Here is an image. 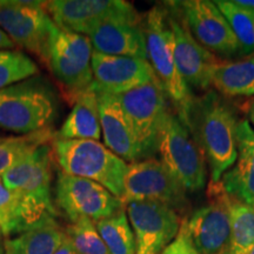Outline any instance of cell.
Masks as SVG:
<instances>
[{
    "label": "cell",
    "instance_id": "6da1fadb",
    "mask_svg": "<svg viewBox=\"0 0 254 254\" xmlns=\"http://www.w3.org/2000/svg\"><path fill=\"white\" fill-rule=\"evenodd\" d=\"M205 155L209 182L221 180L238 157L236 111L215 91L192 97L183 114H178Z\"/></svg>",
    "mask_w": 254,
    "mask_h": 254
},
{
    "label": "cell",
    "instance_id": "7a4b0ae2",
    "mask_svg": "<svg viewBox=\"0 0 254 254\" xmlns=\"http://www.w3.org/2000/svg\"><path fill=\"white\" fill-rule=\"evenodd\" d=\"M55 160L52 146L43 145L0 177L5 186L20 200L32 228L57 222L52 199Z\"/></svg>",
    "mask_w": 254,
    "mask_h": 254
},
{
    "label": "cell",
    "instance_id": "3957f363",
    "mask_svg": "<svg viewBox=\"0 0 254 254\" xmlns=\"http://www.w3.org/2000/svg\"><path fill=\"white\" fill-rule=\"evenodd\" d=\"M52 150L62 172L92 180L122 199L128 164L106 146L95 140L56 138Z\"/></svg>",
    "mask_w": 254,
    "mask_h": 254
},
{
    "label": "cell",
    "instance_id": "277c9868",
    "mask_svg": "<svg viewBox=\"0 0 254 254\" xmlns=\"http://www.w3.org/2000/svg\"><path fill=\"white\" fill-rule=\"evenodd\" d=\"M142 25L148 62L168 99L176 107V112L183 114L193 95L177 68L174 59V34L167 6H154L146 14Z\"/></svg>",
    "mask_w": 254,
    "mask_h": 254
},
{
    "label": "cell",
    "instance_id": "5b68a950",
    "mask_svg": "<svg viewBox=\"0 0 254 254\" xmlns=\"http://www.w3.org/2000/svg\"><path fill=\"white\" fill-rule=\"evenodd\" d=\"M56 111L55 94L37 78L0 90V129L20 134L40 131L50 127Z\"/></svg>",
    "mask_w": 254,
    "mask_h": 254
},
{
    "label": "cell",
    "instance_id": "8992f818",
    "mask_svg": "<svg viewBox=\"0 0 254 254\" xmlns=\"http://www.w3.org/2000/svg\"><path fill=\"white\" fill-rule=\"evenodd\" d=\"M158 153L186 192L204 189L207 179L205 155L178 113L171 109L159 134Z\"/></svg>",
    "mask_w": 254,
    "mask_h": 254
},
{
    "label": "cell",
    "instance_id": "52a82bcc",
    "mask_svg": "<svg viewBox=\"0 0 254 254\" xmlns=\"http://www.w3.org/2000/svg\"><path fill=\"white\" fill-rule=\"evenodd\" d=\"M138 146L139 159L154 158L159 134L170 110L168 97L158 78L117 95Z\"/></svg>",
    "mask_w": 254,
    "mask_h": 254
},
{
    "label": "cell",
    "instance_id": "ba28073f",
    "mask_svg": "<svg viewBox=\"0 0 254 254\" xmlns=\"http://www.w3.org/2000/svg\"><path fill=\"white\" fill-rule=\"evenodd\" d=\"M92 55L93 47L87 36L62 30L56 25L50 38L46 64L72 99L93 84Z\"/></svg>",
    "mask_w": 254,
    "mask_h": 254
},
{
    "label": "cell",
    "instance_id": "9c48e42d",
    "mask_svg": "<svg viewBox=\"0 0 254 254\" xmlns=\"http://www.w3.org/2000/svg\"><path fill=\"white\" fill-rule=\"evenodd\" d=\"M120 200L125 206L131 201H157L177 212L189 205L186 190L157 158L128 164Z\"/></svg>",
    "mask_w": 254,
    "mask_h": 254
},
{
    "label": "cell",
    "instance_id": "30bf717a",
    "mask_svg": "<svg viewBox=\"0 0 254 254\" xmlns=\"http://www.w3.org/2000/svg\"><path fill=\"white\" fill-rule=\"evenodd\" d=\"M207 204L186 217L187 232L199 254H227L230 250V193L221 180L209 182Z\"/></svg>",
    "mask_w": 254,
    "mask_h": 254
},
{
    "label": "cell",
    "instance_id": "8fae6325",
    "mask_svg": "<svg viewBox=\"0 0 254 254\" xmlns=\"http://www.w3.org/2000/svg\"><path fill=\"white\" fill-rule=\"evenodd\" d=\"M55 27L45 1L0 0V28L14 45L23 47L45 63Z\"/></svg>",
    "mask_w": 254,
    "mask_h": 254
},
{
    "label": "cell",
    "instance_id": "7c38bea8",
    "mask_svg": "<svg viewBox=\"0 0 254 254\" xmlns=\"http://www.w3.org/2000/svg\"><path fill=\"white\" fill-rule=\"evenodd\" d=\"M45 7L59 28L84 36L107 21L141 20L134 6L124 0H52Z\"/></svg>",
    "mask_w": 254,
    "mask_h": 254
},
{
    "label": "cell",
    "instance_id": "4fadbf2b",
    "mask_svg": "<svg viewBox=\"0 0 254 254\" xmlns=\"http://www.w3.org/2000/svg\"><path fill=\"white\" fill-rule=\"evenodd\" d=\"M56 202L69 221L88 218L97 222L124 208L122 200L92 180L68 176L60 171L56 183Z\"/></svg>",
    "mask_w": 254,
    "mask_h": 254
},
{
    "label": "cell",
    "instance_id": "5bb4252c",
    "mask_svg": "<svg viewBox=\"0 0 254 254\" xmlns=\"http://www.w3.org/2000/svg\"><path fill=\"white\" fill-rule=\"evenodd\" d=\"M177 12L201 46L225 58L239 56V45L230 25L214 1L186 0L167 2Z\"/></svg>",
    "mask_w": 254,
    "mask_h": 254
},
{
    "label": "cell",
    "instance_id": "9a60e30c",
    "mask_svg": "<svg viewBox=\"0 0 254 254\" xmlns=\"http://www.w3.org/2000/svg\"><path fill=\"white\" fill-rule=\"evenodd\" d=\"M126 214L134 233L135 254H161L176 239L183 219L176 209L157 201H131Z\"/></svg>",
    "mask_w": 254,
    "mask_h": 254
},
{
    "label": "cell",
    "instance_id": "2e32d148",
    "mask_svg": "<svg viewBox=\"0 0 254 254\" xmlns=\"http://www.w3.org/2000/svg\"><path fill=\"white\" fill-rule=\"evenodd\" d=\"M174 34V59L183 80L189 88L209 91L214 68L220 62L192 36L183 18L166 5Z\"/></svg>",
    "mask_w": 254,
    "mask_h": 254
},
{
    "label": "cell",
    "instance_id": "e0dca14e",
    "mask_svg": "<svg viewBox=\"0 0 254 254\" xmlns=\"http://www.w3.org/2000/svg\"><path fill=\"white\" fill-rule=\"evenodd\" d=\"M93 86L111 94H122L157 78L148 60L109 56L99 52L92 55Z\"/></svg>",
    "mask_w": 254,
    "mask_h": 254
},
{
    "label": "cell",
    "instance_id": "ac0fdd59",
    "mask_svg": "<svg viewBox=\"0 0 254 254\" xmlns=\"http://www.w3.org/2000/svg\"><path fill=\"white\" fill-rule=\"evenodd\" d=\"M94 52L148 60L142 20H112L87 34Z\"/></svg>",
    "mask_w": 254,
    "mask_h": 254
},
{
    "label": "cell",
    "instance_id": "d6986e66",
    "mask_svg": "<svg viewBox=\"0 0 254 254\" xmlns=\"http://www.w3.org/2000/svg\"><path fill=\"white\" fill-rule=\"evenodd\" d=\"M95 88V87H94ZM97 91L99 120L104 144L127 164L139 161V152L134 134L116 94Z\"/></svg>",
    "mask_w": 254,
    "mask_h": 254
},
{
    "label": "cell",
    "instance_id": "ffe728a7",
    "mask_svg": "<svg viewBox=\"0 0 254 254\" xmlns=\"http://www.w3.org/2000/svg\"><path fill=\"white\" fill-rule=\"evenodd\" d=\"M237 145L236 163L224 173L221 183L231 195L254 207V129L247 119L238 123Z\"/></svg>",
    "mask_w": 254,
    "mask_h": 254
},
{
    "label": "cell",
    "instance_id": "44dd1931",
    "mask_svg": "<svg viewBox=\"0 0 254 254\" xmlns=\"http://www.w3.org/2000/svg\"><path fill=\"white\" fill-rule=\"evenodd\" d=\"M74 104L62 128L56 133L57 139L67 140H95L101 138L97 91L93 84L73 98Z\"/></svg>",
    "mask_w": 254,
    "mask_h": 254
},
{
    "label": "cell",
    "instance_id": "7402d4cb",
    "mask_svg": "<svg viewBox=\"0 0 254 254\" xmlns=\"http://www.w3.org/2000/svg\"><path fill=\"white\" fill-rule=\"evenodd\" d=\"M212 86L222 97H253L254 53L236 62L220 60L214 68Z\"/></svg>",
    "mask_w": 254,
    "mask_h": 254
},
{
    "label": "cell",
    "instance_id": "603a6c76",
    "mask_svg": "<svg viewBox=\"0 0 254 254\" xmlns=\"http://www.w3.org/2000/svg\"><path fill=\"white\" fill-rule=\"evenodd\" d=\"M58 225L33 228L4 241L5 254H55L64 239Z\"/></svg>",
    "mask_w": 254,
    "mask_h": 254
},
{
    "label": "cell",
    "instance_id": "cb8c5ba5",
    "mask_svg": "<svg viewBox=\"0 0 254 254\" xmlns=\"http://www.w3.org/2000/svg\"><path fill=\"white\" fill-rule=\"evenodd\" d=\"M56 139L51 127L20 136L0 138V177L26 159L40 146Z\"/></svg>",
    "mask_w": 254,
    "mask_h": 254
},
{
    "label": "cell",
    "instance_id": "d4e9b609",
    "mask_svg": "<svg viewBox=\"0 0 254 254\" xmlns=\"http://www.w3.org/2000/svg\"><path fill=\"white\" fill-rule=\"evenodd\" d=\"M230 225L228 254H250L254 246V207L231 195Z\"/></svg>",
    "mask_w": 254,
    "mask_h": 254
},
{
    "label": "cell",
    "instance_id": "484cf974",
    "mask_svg": "<svg viewBox=\"0 0 254 254\" xmlns=\"http://www.w3.org/2000/svg\"><path fill=\"white\" fill-rule=\"evenodd\" d=\"M95 227L110 254H135L134 233L125 208L97 221Z\"/></svg>",
    "mask_w": 254,
    "mask_h": 254
},
{
    "label": "cell",
    "instance_id": "4316f807",
    "mask_svg": "<svg viewBox=\"0 0 254 254\" xmlns=\"http://www.w3.org/2000/svg\"><path fill=\"white\" fill-rule=\"evenodd\" d=\"M217 7L230 25L239 45V56L254 53V11L236 4L234 0H217Z\"/></svg>",
    "mask_w": 254,
    "mask_h": 254
},
{
    "label": "cell",
    "instance_id": "83f0119b",
    "mask_svg": "<svg viewBox=\"0 0 254 254\" xmlns=\"http://www.w3.org/2000/svg\"><path fill=\"white\" fill-rule=\"evenodd\" d=\"M38 73L37 64L15 50H0V90L27 80Z\"/></svg>",
    "mask_w": 254,
    "mask_h": 254
},
{
    "label": "cell",
    "instance_id": "f1b7e54d",
    "mask_svg": "<svg viewBox=\"0 0 254 254\" xmlns=\"http://www.w3.org/2000/svg\"><path fill=\"white\" fill-rule=\"evenodd\" d=\"M64 233L77 254H110L91 219L80 218L71 222Z\"/></svg>",
    "mask_w": 254,
    "mask_h": 254
},
{
    "label": "cell",
    "instance_id": "f546056e",
    "mask_svg": "<svg viewBox=\"0 0 254 254\" xmlns=\"http://www.w3.org/2000/svg\"><path fill=\"white\" fill-rule=\"evenodd\" d=\"M0 231L5 237L26 232L20 200L0 178Z\"/></svg>",
    "mask_w": 254,
    "mask_h": 254
},
{
    "label": "cell",
    "instance_id": "4dcf8cb0",
    "mask_svg": "<svg viewBox=\"0 0 254 254\" xmlns=\"http://www.w3.org/2000/svg\"><path fill=\"white\" fill-rule=\"evenodd\" d=\"M161 254H199L190 241L189 232H187L186 217L183 219L182 226H180L176 239L163 251Z\"/></svg>",
    "mask_w": 254,
    "mask_h": 254
},
{
    "label": "cell",
    "instance_id": "1f68e13d",
    "mask_svg": "<svg viewBox=\"0 0 254 254\" xmlns=\"http://www.w3.org/2000/svg\"><path fill=\"white\" fill-rule=\"evenodd\" d=\"M55 254H77L75 253L74 249L69 243V240L66 238V236H64V239L60 244V246L58 247V250L56 251Z\"/></svg>",
    "mask_w": 254,
    "mask_h": 254
},
{
    "label": "cell",
    "instance_id": "d6a6232c",
    "mask_svg": "<svg viewBox=\"0 0 254 254\" xmlns=\"http://www.w3.org/2000/svg\"><path fill=\"white\" fill-rule=\"evenodd\" d=\"M14 43L9 39V37L0 28V50H13Z\"/></svg>",
    "mask_w": 254,
    "mask_h": 254
},
{
    "label": "cell",
    "instance_id": "836d02e7",
    "mask_svg": "<svg viewBox=\"0 0 254 254\" xmlns=\"http://www.w3.org/2000/svg\"><path fill=\"white\" fill-rule=\"evenodd\" d=\"M245 107L247 116H249V123L252 124V126L254 127V98H251V99L247 101Z\"/></svg>",
    "mask_w": 254,
    "mask_h": 254
},
{
    "label": "cell",
    "instance_id": "e575fe53",
    "mask_svg": "<svg viewBox=\"0 0 254 254\" xmlns=\"http://www.w3.org/2000/svg\"><path fill=\"white\" fill-rule=\"evenodd\" d=\"M236 4L243 6V7L253 9L254 11V0H234Z\"/></svg>",
    "mask_w": 254,
    "mask_h": 254
},
{
    "label": "cell",
    "instance_id": "d590c367",
    "mask_svg": "<svg viewBox=\"0 0 254 254\" xmlns=\"http://www.w3.org/2000/svg\"><path fill=\"white\" fill-rule=\"evenodd\" d=\"M0 254H5V250H4V241H2L1 238H0Z\"/></svg>",
    "mask_w": 254,
    "mask_h": 254
},
{
    "label": "cell",
    "instance_id": "8d00e7d4",
    "mask_svg": "<svg viewBox=\"0 0 254 254\" xmlns=\"http://www.w3.org/2000/svg\"><path fill=\"white\" fill-rule=\"evenodd\" d=\"M250 254H254V246L252 247V250H251V252H250Z\"/></svg>",
    "mask_w": 254,
    "mask_h": 254
},
{
    "label": "cell",
    "instance_id": "74e56055",
    "mask_svg": "<svg viewBox=\"0 0 254 254\" xmlns=\"http://www.w3.org/2000/svg\"><path fill=\"white\" fill-rule=\"evenodd\" d=\"M0 234H1V231H0Z\"/></svg>",
    "mask_w": 254,
    "mask_h": 254
},
{
    "label": "cell",
    "instance_id": "f35d334b",
    "mask_svg": "<svg viewBox=\"0 0 254 254\" xmlns=\"http://www.w3.org/2000/svg\"><path fill=\"white\" fill-rule=\"evenodd\" d=\"M227 254H228V253H227Z\"/></svg>",
    "mask_w": 254,
    "mask_h": 254
}]
</instances>
